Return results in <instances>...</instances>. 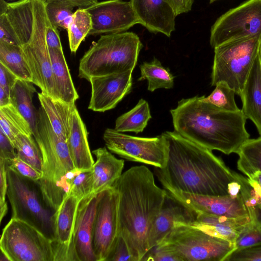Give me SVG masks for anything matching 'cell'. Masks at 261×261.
Wrapping results in <instances>:
<instances>
[{
    "instance_id": "obj_24",
    "label": "cell",
    "mask_w": 261,
    "mask_h": 261,
    "mask_svg": "<svg viewBox=\"0 0 261 261\" xmlns=\"http://www.w3.org/2000/svg\"><path fill=\"white\" fill-rule=\"evenodd\" d=\"M239 96L242 112L246 119L254 123L261 135V65L258 55Z\"/></svg>"
},
{
    "instance_id": "obj_15",
    "label": "cell",
    "mask_w": 261,
    "mask_h": 261,
    "mask_svg": "<svg viewBox=\"0 0 261 261\" xmlns=\"http://www.w3.org/2000/svg\"><path fill=\"white\" fill-rule=\"evenodd\" d=\"M33 22L32 0H0V40L22 47L31 36Z\"/></svg>"
},
{
    "instance_id": "obj_19",
    "label": "cell",
    "mask_w": 261,
    "mask_h": 261,
    "mask_svg": "<svg viewBox=\"0 0 261 261\" xmlns=\"http://www.w3.org/2000/svg\"><path fill=\"white\" fill-rule=\"evenodd\" d=\"M139 24L169 37L174 31L175 11L168 0H130Z\"/></svg>"
},
{
    "instance_id": "obj_50",
    "label": "cell",
    "mask_w": 261,
    "mask_h": 261,
    "mask_svg": "<svg viewBox=\"0 0 261 261\" xmlns=\"http://www.w3.org/2000/svg\"><path fill=\"white\" fill-rule=\"evenodd\" d=\"M52 0H45L48 2ZM67 2L74 7H77L79 8L86 9L93 4L98 2V0H62Z\"/></svg>"
},
{
    "instance_id": "obj_34",
    "label": "cell",
    "mask_w": 261,
    "mask_h": 261,
    "mask_svg": "<svg viewBox=\"0 0 261 261\" xmlns=\"http://www.w3.org/2000/svg\"><path fill=\"white\" fill-rule=\"evenodd\" d=\"M92 27L91 17L84 8H79L73 15L67 30L69 45L72 53H75Z\"/></svg>"
},
{
    "instance_id": "obj_11",
    "label": "cell",
    "mask_w": 261,
    "mask_h": 261,
    "mask_svg": "<svg viewBox=\"0 0 261 261\" xmlns=\"http://www.w3.org/2000/svg\"><path fill=\"white\" fill-rule=\"evenodd\" d=\"M106 147L112 153L127 161L163 168L168 159V148L163 136L140 137L107 128L103 135Z\"/></svg>"
},
{
    "instance_id": "obj_1",
    "label": "cell",
    "mask_w": 261,
    "mask_h": 261,
    "mask_svg": "<svg viewBox=\"0 0 261 261\" xmlns=\"http://www.w3.org/2000/svg\"><path fill=\"white\" fill-rule=\"evenodd\" d=\"M168 148L163 168L154 167V174L164 189L207 196L228 195V184L235 172L211 150L175 131L162 134Z\"/></svg>"
},
{
    "instance_id": "obj_35",
    "label": "cell",
    "mask_w": 261,
    "mask_h": 261,
    "mask_svg": "<svg viewBox=\"0 0 261 261\" xmlns=\"http://www.w3.org/2000/svg\"><path fill=\"white\" fill-rule=\"evenodd\" d=\"M14 146L17 158L42 172V154L33 135H18L15 138Z\"/></svg>"
},
{
    "instance_id": "obj_29",
    "label": "cell",
    "mask_w": 261,
    "mask_h": 261,
    "mask_svg": "<svg viewBox=\"0 0 261 261\" xmlns=\"http://www.w3.org/2000/svg\"><path fill=\"white\" fill-rule=\"evenodd\" d=\"M151 118L148 103L140 99L132 109L116 119L114 129L121 133L132 132L138 134L143 131Z\"/></svg>"
},
{
    "instance_id": "obj_37",
    "label": "cell",
    "mask_w": 261,
    "mask_h": 261,
    "mask_svg": "<svg viewBox=\"0 0 261 261\" xmlns=\"http://www.w3.org/2000/svg\"><path fill=\"white\" fill-rule=\"evenodd\" d=\"M75 7L62 0L46 2V11L50 23L59 28L67 30L71 21Z\"/></svg>"
},
{
    "instance_id": "obj_17",
    "label": "cell",
    "mask_w": 261,
    "mask_h": 261,
    "mask_svg": "<svg viewBox=\"0 0 261 261\" xmlns=\"http://www.w3.org/2000/svg\"><path fill=\"white\" fill-rule=\"evenodd\" d=\"M164 189L170 196L195 213L231 217L248 216L240 195L232 198L229 195L207 196Z\"/></svg>"
},
{
    "instance_id": "obj_20",
    "label": "cell",
    "mask_w": 261,
    "mask_h": 261,
    "mask_svg": "<svg viewBox=\"0 0 261 261\" xmlns=\"http://www.w3.org/2000/svg\"><path fill=\"white\" fill-rule=\"evenodd\" d=\"M194 219L193 212L167 193L163 206L149 231L148 251L160 244L176 224L188 225Z\"/></svg>"
},
{
    "instance_id": "obj_5",
    "label": "cell",
    "mask_w": 261,
    "mask_h": 261,
    "mask_svg": "<svg viewBox=\"0 0 261 261\" xmlns=\"http://www.w3.org/2000/svg\"><path fill=\"white\" fill-rule=\"evenodd\" d=\"M143 44L133 32L102 35L80 59L78 76H93L133 70Z\"/></svg>"
},
{
    "instance_id": "obj_6",
    "label": "cell",
    "mask_w": 261,
    "mask_h": 261,
    "mask_svg": "<svg viewBox=\"0 0 261 261\" xmlns=\"http://www.w3.org/2000/svg\"><path fill=\"white\" fill-rule=\"evenodd\" d=\"M8 190L11 218L23 221L55 241V211L44 201L38 181L24 177L7 165Z\"/></svg>"
},
{
    "instance_id": "obj_21",
    "label": "cell",
    "mask_w": 261,
    "mask_h": 261,
    "mask_svg": "<svg viewBox=\"0 0 261 261\" xmlns=\"http://www.w3.org/2000/svg\"><path fill=\"white\" fill-rule=\"evenodd\" d=\"M98 194L82 199L79 204L73 237L76 261H96L92 231Z\"/></svg>"
},
{
    "instance_id": "obj_26",
    "label": "cell",
    "mask_w": 261,
    "mask_h": 261,
    "mask_svg": "<svg viewBox=\"0 0 261 261\" xmlns=\"http://www.w3.org/2000/svg\"><path fill=\"white\" fill-rule=\"evenodd\" d=\"M38 97L54 132L67 141L71 129L73 115L77 109L75 102L55 100L41 92L38 93Z\"/></svg>"
},
{
    "instance_id": "obj_3",
    "label": "cell",
    "mask_w": 261,
    "mask_h": 261,
    "mask_svg": "<svg viewBox=\"0 0 261 261\" xmlns=\"http://www.w3.org/2000/svg\"><path fill=\"white\" fill-rule=\"evenodd\" d=\"M174 131L211 150L237 153L250 135L241 110L230 112L195 96L182 98L170 110Z\"/></svg>"
},
{
    "instance_id": "obj_40",
    "label": "cell",
    "mask_w": 261,
    "mask_h": 261,
    "mask_svg": "<svg viewBox=\"0 0 261 261\" xmlns=\"http://www.w3.org/2000/svg\"><path fill=\"white\" fill-rule=\"evenodd\" d=\"M261 261V244L242 248L235 249L224 261Z\"/></svg>"
},
{
    "instance_id": "obj_55",
    "label": "cell",
    "mask_w": 261,
    "mask_h": 261,
    "mask_svg": "<svg viewBox=\"0 0 261 261\" xmlns=\"http://www.w3.org/2000/svg\"><path fill=\"white\" fill-rule=\"evenodd\" d=\"M10 1H17V0H9Z\"/></svg>"
},
{
    "instance_id": "obj_39",
    "label": "cell",
    "mask_w": 261,
    "mask_h": 261,
    "mask_svg": "<svg viewBox=\"0 0 261 261\" xmlns=\"http://www.w3.org/2000/svg\"><path fill=\"white\" fill-rule=\"evenodd\" d=\"M260 244L261 222L253 223L250 221L238 237L235 242V249Z\"/></svg>"
},
{
    "instance_id": "obj_42",
    "label": "cell",
    "mask_w": 261,
    "mask_h": 261,
    "mask_svg": "<svg viewBox=\"0 0 261 261\" xmlns=\"http://www.w3.org/2000/svg\"><path fill=\"white\" fill-rule=\"evenodd\" d=\"M21 176L34 181H38L42 177V172L16 157L8 165Z\"/></svg>"
},
{
    "instance_id": "obj_43",
    "label": "cell",
    "mask_w": 261,
    "mask_h": 261,
    "mask_svg": "<svg viewBox=\"0 0 261 261\" xmlns=\"http://www.w3.org/2000/svg\"><path fill=\"white\" fill-rule=\"evenodd\" d=\"M7 164L0 160V221L8 211V205L6 201L8 190V180L7 175Z\"/></svg>"
},
{
    "instance_id": "obj_30",
    "label": "cell",
    "mask_w": 261,
    "mask_h": 261,
    "mask_svg": "<svg viewBox=\"0 0 261 261\" xmlns=\"http://www.w3.org/2000/svg\"><path fill=\"white\" fill-rule=\"evenodd\" d=\"M0 63L18 79L32 83V76L20 46L0 40Z\"/></svg>"
},
{
    "instance_id": "obj_53",
    "label": "cell",
    "mask_w": 261,
    "mask_h": 261,
    "mask_svg": "<svg viewBox=\"0 0 261 261\" xmlns=\"http://www.w3.org/2000/svg\"><path fill=\"white\" fill-rule=\"evenodd\" d=\"M258 60H259L260 64L261 65V38H260V41H259V44L258 51Z\"/></svg>"
},
{
    "instance_id": "obj_32",
    "label": "cell",
    "mask_w": 261,
    "mask_h": 261,
    "mask_svg": "<svg viewBox=\"0 0 261 261\" xmlns=\"http://www.w3.org/2000/svg\"><path fill=\"white\" fill-rule=\"evenodd\" d=\"M0 126L13 145L18 135H33L29 122L12 104L0 107Z\"/></svg>"
},
{
    "instance_id": "obj_51",
    "label": "cell",
    "mask_w": 261,
    "mask_h": 261,
    "mask_svg": "<svg viewBox=\"0 0 261 261\" xmlns=\"http://www.w3.org/2000/svg\"><path fill=\"white\" fill-rule=\"evenodd\" d=\"M11 104L10 94L0 88V107Z\"/></svg>"
},
{
    "instance_id": "obj_18",
    "label": "cell",
    "mask_w": 261,
    "mask_h": 261,
    "mask_svg": "<svg viewBox=\"0 0 261 261\" xmlns=\"http://www.w3.org/2000/svg\"><path fill=\"white\" fill-rule=\"evenodd\" d=\"M81 201L77 197L67 194L54 213V232L58 250V261H76L73 237Z\"/></svg>"
},
{
    "instance_id": "obj_7",
    "label": "cell",
    "mask_w": 261,
    "mask_h": 261,
    "mask_svg": "<svg viewBox=\"0 0 261 261\" xmlns=\"http://www.w3.org/2000/svg\"><path fill=\"white\" fill-rule=\"evenodd\" d=\"M260 38H243L214 48L211 85L225 83L239 95L257 57Z\"/></svg>"
},
{
    "instance_id": "obj_25",
    "label": "cell",
    "mask_w": 261,
    "mask_h": 261,
    "mask_svg": "<svg viewBox=\"0 0 261 261\" xmlns=\"http://www.w3.org/2000/svg\"><path fill=\"white\" fill-rule=\"evenodd\" d=\"M74 168L85 170L93 168V159L88 140L86 126L76 109L74 113L71 129L66 141Z\"/></svg>"
},
{
    "instance_id": "obj_31",
    "label": "cell",
    "mask_w": 261,
    "mask_h": 261,
    "mask_svg": "<svg viewBox=\"0 0 261 261\" xmlns=\"http://www.w3.org/2000/svg\"><path fill=\"white\" fill-rule=\"evenodd\" d=\"M139 67L141 75L138 81L146 80L148 91L153 92L160 88L169 89L173 88L174 76L158 59L154 58L151 62H143Z\"/></svg>"
},
{
    "instance_id": "obj_4",
    "label": "cell",
    "mask_w": 261,
    "mask_h": 261,
    "mask_svg": "<svg viewBox=\"0 0 261 261\" xmlns=\"http://www.w3.org/2000/svg\"><path fill=\"white\" fill-rule=\"evenodd\" d=\"M34 137L42 157V177L38 182L44 201L55 211L68 192L67 179L76 169L66 141L54 132L41 107Z\"/></svg>"
},
{
    "instance_id": "obj_2",
    "label": "cell",
    "mask_w": 261,
    "mask_h": 261,
    "mask_svg": "<svg viewBox=\"0 0 261 261\" xmlns=\"http://www.w3.org/2000/svg\"><path fill=\"white\" fill-rule=\"evenodd\" d=\"M112 186L119 194V234L136 261H141L148 251L149 231L167 192L157 186L153 172L144 165L130 167Z\"/></svg>"
},
{
    "instance_id": "obj_28",
    "label": "cell",
    "mask_w": 261,
    "mask_h": 261,
    "mask_svg": "<svg viewBox=\"0 0 261 261\" xmlns=\"http://www.w3.org/2000/svg\"><path fill=\"white\" fill-rule=\"evenodd\" d=\"M36 90L32 82L18 79L10 92V102L29 122L33 136L37 132L38 111L33 103Z\"/></svg>"
},
{
    "instance_id": "obj_38",
    "label": "cell",
    "mask_w": 261,
    "mask_h": 261,
    "mask_svg": "<svg viewBox=\"0 0 261 261\" xmlns=\"http://www.w3.org/2000/svg\"><path fill=\"white\" fill-rule=\"evenodd\" d=\"M235 92L225 83L220 82L215 86V88L208 96H202L201 98L203 101L219 108L236 112L241 109L235 101Z\"/></svg>"
},
{
    "instance_id": "obj_52",
    "label": "cell",
    "mask_w": 261,
    "mask_h": 261,
    "mask_svg": "<svg viewBox=\"0 0 261 261\" xmlns=\"http://www.w3.org/2000/svg\"><path fill=\"white\" fill-rule=\"evenodd\" d=\"M10 261L6 254L1 251L0 261Z\"/></svg>"
},
{
    "instance_id": "obj_8",
    "label": "cell",
    "mask_w": 261,
    "mask_h": 261,
    "mask_svg": "<svg viewBox=\"0 0 261 261\" xmlns=\"http://www.w3.org/2000/svg\"><path fill=\"white\" fill-rule=\"evenodd\" d=\"M158 245L181 261H224L235 244L196 228L177 224Z\"/></svg>"
},
{
    "instance_id": "obj_9",
    "label": "cell",
    "mask_w": 261,
    "mask_h": 261,
    "mask_svg": "<svg viewBox=\"0 0 261 261\" xmlns=\"http://www.w3.org/2000/svg\"><path fill=\"white\" fill-rule=\"evenodd\" d=\"M0 249L10 261H58L55 242L17 219L11 218L3 228Z\"/></svg>"
},
{
    "instance_id": "obj_46",
    "label": "cell",
    "mask_w": 261,
    "mask_h": 261,
    "mask_svg": "<svg viewBox=\"0 0 261 261\" xmlns=\"http://www.w3.org/2000/svg\"><path fill=\"white\" fill-rule=\"evenodd\" d=\"M18 78L0 63V88L10 94L11 91Z\"/></svg>"
},
{
    "instance_id": "obj_54",
    "label": "cell",
    "mask_w": 261,
    "mask_h": 261,
    "mask_svg": "<svg viewBox=\"0 0 261 261\" xmlns=\"http://www.w3.org/2000/svg\"><path fill=\"white\" fill-rule=\"evenodd\" d=\"M216 1H217V0H210V3H212Z\"/></svg>"
},
{
    "instance_id": "obj_16",
    "label": "cell",
    "mask_w": 261,
    "mask_h": 261,
    "mask_svg": "<svg viewBox=\"0 0 261 261\" xmlns=\"http://www.w3.org/2000/svg\"><path fill=\"white\" fill-rule=\"evenodd\" d=\"M133 71L91 77L88 81L91 86L88 109L104 112L115 108L132 90Z\"/></svg>"
},
{
    "instance_id": "obj_47",
    "label": "cell",
    "mask_w": 261,
    "mask_h": 261,
    "mask_svg": "<svg viewBox=\"0 0 261 261\" xmlns=\"http://www.w3.org/2000/svg\"><path fill=\"white\" fill-rule=\"evenodd\" d=\"M46 40L48 48L63 49L58 28L53 25L49 19L47 25Z\"/></svg>"
},
{
    "instance_id": "obj_27",
    "label": "cell",
    "mask_w": 261,
    "mask_h": 261,
    "mask_svg": "<svg viewBox=\"0 0 261 261\" xmlns=\"http://www.w3.org/2000/svg\"><path fill=\"white\" fill-rule=\"evenodd\" d=\"M55 90L59 100L75 102L79 95L74 87L63 49L49 48Z\"/></svg>"
},
{
    "instance_id": "obj_41",
    "label": "cell",
    "mask_w": 261,
    "mask_h": 261,
    "mask_svg": "<svg viewBox=\"0 0 261 261\" xmlns=\"http://www.w3.org/2000/svg\"><path fill=\"white\" fill-rule=\"evenodd\" d=\"M106 261H136L125 240L120 234Z\"/></svg>"
},
{
    "instance_id": "obj_12",
    "label": "cell",
    "mask_w": 261,
    "mask_h": 261,
    "mask_svg": "<svg viewBox=\"0 0 261 261\" xmlns=\"http://www.w3.org/2000/svg\"><path fill=\"white\" fill-rule=\"evenodd\" d=\"M253 36L261 37V0H247L220 16L211 28L210 43L214 48Z\"/></svg>"
},
{
    "instance_id": "obj_33",
    "label": "cell",
    "mask_w": 261,
    "mask_h": 261,
    "mask_svg": "<svg viewBox=\"0 0 261 261\" xmlns=\"http://www.w3.org/2000/svg\"><path fill=\"white\" fill-rule=\"evenodd\" d=\"M238 169L248 178L261 172V135L255 139H248L240 147Z\"/></svg>"
},
{
    "instance_id": "obj_10",
    "label": "cell",
    "mask_w": 261,
    "mask_h": 261,
    "mask_svg": "<svg viewBox=\"0 0 261 261\" xmlns=\"http://www.w3.org/2000/svg\"><path fill=\"white\" fill-rule=\"evenodd\" d=\"M34 22L31 36L28 42L21 47L23 56L32 76V83L41 92L55 100L56 94L53 77L49 48L46 40L48 21L45 0H32Z\"/></svg>"
},
{
    "instance_id": "obj_49",
    "label": "cell",
    "mask_w": 261,
    "mask_h": 261,
    "mask_svg": "<svg viewBox=\"0 0 261 261\" xmlns=\"http://www.w3.org/2000/svg\"><path fill=\"white\" fill-rule=\"evenodd\" d=\"M248 181L256 192L261 197V172H257L248 178Z\"/></svg>"
},
{
    "instance_id": "obj_45",
    "label": "cell",
    "mask_w": 261,
    "mask_h": 261,
    "mask_svg": "<svg viewBox=\"0 0 261 261\" xmlns=\"http://www.w3.org/2000/svg\"><path fill=\"white\" fill-rule=\"evenodd\" d=\"M15 148L3 131L0 129V160L7 165L17 157Z\"/></svg>"
},
{
    "instance_id": "obj_14",
    "label": "cell",
    "mask_w": 261,
    "mask_h": 261,
    "mask_svg": "<svg viewBox=\"0 0 261 261\" xmlns=\"http://www.w3.org/2000/svg\"><path fill=\"white\" fill-rule=\"evenodd\" d=\"M92 22L88 36H96L125 32L139 23L129 2L107 0L86 8Z\"/></svg>"
},
{
    "instance_id": "obj_13",
    "label": "cell",
    "mask_w": 261,
    "mask_h": 261,
    "mask_svg": "<svg viewBox=\"0 0 261 261\" xmlns=\"http://www.w3.org/2000/svg\"><path fill=\"white\" fill-rule=\"evenodd\" d=\"M119 194L112 186L98 194L92 231L96 261H106L119 235Z\"/></svg>"
},
{
    "instance_id": "obj_23",
    "label": "cell",
    "mask_w": 261,
    "mask_h": 261,
    "mask_svg": "<svg viewBox=\"0 0 261 261\" xmlns=\"http://www.w3.org/2000/svg\"><path fill=\"white\" fill-rule=\"evenodd\" d=\"M96 157L93 166V195L113 186L122 174L124 161L116 158L106 147L92 151Z\"/></svg>"
},
{
    "instance_id": "obj_44",
    "label": "cell",
    "mask_w": 261,
    "mask_h": 261,
    "mask_svg": "<svg viewBox=\"0 0 261 261\" xmlns=\"http://www.w3.org/2000/svg\"><path fill=\"white\" fill-rule=\"evenodd\" d=\"M142 260L181 261L178 257L159 245L149 250Z\"/></svg>"
},
{
    "instance_id": "obj_48",
    "label": "cell",
    "mask_w": 261,
    "mask_h": 261,
    "mask_svg": "<svg viewBox=\"0 0 261 261\" xmlns=\"http://www.w3.org/2000/svg\"><path fill=\"white\" fill-rule=\"evenodd\" d=\"M176 16L191 11L194 0H168Z\"/></svg>"
},
{
    "instance_id": "obj_36",
    "label": "cell",
    "mask_w": 261,
    "mask_h": 261,
    "mask_svg": "<svg viewBox=\"0 0 261 261\" xmlns=\"http://www.w3.org/2000/svg\"><path fill=\"white\" fill-rule=\"evenodd\" d=\"M67 183V194H72L81 200L93 195V168L85 170L76 169L68 178Z\"/></svg>"
},
{
    "instance_id": "obj_22",
    "label": "cell",
    "mask_w": 261,
    "mask_h": 261,
    "mask_svg": "<svg viewBox=\"0 0 261 261\" xmlns=\"http://www.w3.org/2000/svg\"><path fill=\"white\" fill-rule=\"evenodd\" d=\"M193 213L194 220L187 225L234 244L239 234L250 221L249 216L231 217Z\"/></svg>"
}]
</instances>
